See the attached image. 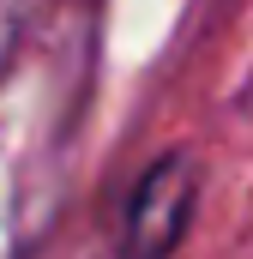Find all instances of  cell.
<instances>
[{
	"instance_id": "obj_1",
	"label": "cell",
	"mask_w": 253,
	"mask_h": 259,
	"mask_svg": "<svg viewBox=\"0 0 253 259\" xmlns=\"http://www.w3.org/2000/svg\"><path fill=\"white\" fill-rule=\"evenodd\" d=\"M199 205V157L193 151H163L126 199L121 223V259H175L181 235Z\"/></svg>"
},
{
	"instance_id": "obj_2",
	"label": "cell",
	"mask_w": 253,
	"mask_h": 259,
	"mask_svg": "<svg viewBox=\"0 0 253 259\" xmlns=\"http://www.w3.org/2000/svg\"><path fill=\"white\" fill-rule=\"evenodd\" d=\"M49 6L55 0H0V78L18 66V55L30 49V36H36V24L49 18Z\"/></svg>"
}]
</instances>
